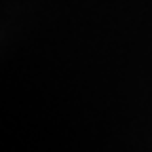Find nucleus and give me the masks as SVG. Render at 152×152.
Instances as JSON below:
<instances>
[]
</instances>
